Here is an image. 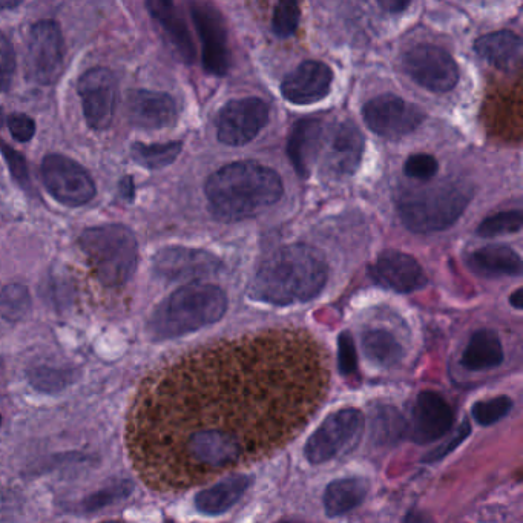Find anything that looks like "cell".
Returning <instances> with one entry per match:
<instances>
[{
    "mask_svg": "<svg viewBox=\"0 0 523 523\" xmlns=\"http://www.w3.org/2000/svg\"><path fill=\"white\" fill-rule=\"evenodd\" d=\"M326 281L323 255L306 244H292L261 264L252 284V298L272 306L307 303L323 292Z\"/></svg>",
    "mask_w": 523,
    "mask_h": 523,
    "instance_id": "cell-1",
    "label": "cell"
},
{
    "mask_svg": "<svg viewBox=\"0 0 523 523\" xmlns=\"http://www.w3.org/2000/svg\"><path fill=\"white\" fill-rule=\"evenodd\" d=\"M283 181L274 169L257 162H235L209 177L206 197L217 220L235 223L260 214L283 197Z\"/></svg>",
    "mask_w": 523,
    "mask_h": 523,
    "instance_id": "cell-2",
    "label": "cell"
},
{
    "mask_svg": "<svg viewBox=\"0 0 523 523\" xmlns=\"http://www.w3.org/2000/svg\"><path fill=\"white\" fill-rule=\"evenodd\" d=\"M226 310V293L220 287L186 284L158 304L149 318L148 333L154 341L180 338L218 323Z\"/></svg>",
    "mask_w": 523,
    "mask_h": 523,
    "instance_id": "cell-3",
    "label": "cell"
},
{
    "mask_svg": "<svg viewBox=\"0 0 523 523\" xmlns=\"http://www.w3.org/2000/svg\"><path fill=\"white\" fill-rule=\"evenodd\" d=\"M473 192L459 181L405 189L398 197V214L408 231L433 234L453 226L471 201Z\"/></svg>",
    "mask_w": 523,
    "mask_h": 523,
    "instance_id": "cell-4",
    "label": "cell"
},
{
    "mask_svg": "<svg viewBox=\"0 0 523 523\" xmlns=\"http://www.w3.org/2000/svg\"><path fill=\"white\" fill-rule=\"evenodd\" d=\"M79 244L103 286H125L134 277L139 266V243L129 227L123 224L89 227L80 235Z\"/></svg>",
    "mask_w": 523,
    "mask_h": 523,
    "instance_id": "cell-5",
    "label": "cell"
},
{
    "mask_svg": "<svg viewBox=\"0 0 523 523\" xmlns=\"http://www.w3.org/2000/svg\"><path fill=\"white\" fill-rule=\"evenodd\" d=\"M364 430V416L358 408H343L324 419L306 444L307 461L318 465L352 450Z\"/></svg>",
    "mask_w": 523,
    "mask_h": 523,
    "instance_id": "cell-6",
    "label": "cell"
},
{
    "mask_svg": "<svg viewBox=\"0 0 523 523\" xmlns=\"http://www.w3.org/2000/svg\"><path fill=\"white\" fill-rule=\"evenodd\" d=\"M42 180L45 188L68 208L85 206L96 197V183L83 166L62 154L43 158Z\"/></svg>",
    "mask_w": 523,
    "mask_h": 523,
    "instance_id": "cell-7",
    "label": "cell"
},
{
    "mask_svg": "<svg viewBox=\"0 0 523 523\" xmlns=\"http://www.w3.org/2000/svg\"><path fill=\"white\" fill-rule=\"evenodd\" d=\"M402 68L413 82L431 93H450L459 82V68L453 57L431 43H419L405 51Z\"/></svg>",
    "mask_w": 523,
    "mask_h": 523,
    "instance_id": "cell-8",
    "label": "cell"
},
{
    "mask_svg": "<svg viewBox=\"0 0 523 523\" xmlns=\"http://www.w3.org/2000/svg\"><path fill=\"white\" fill-rule=\"evenodd\" d=\"M362 117L370 131L382 139L399 140L422 125L425 112L395 94H382L364 105Z\"/></svg>",
    "mask_w": 523,
    "mask_h": 523,
    "instance_id": "cell-9",
    "label": "cell"
},
{
    "mask_svg": "<svg viewBox=\"0 0 523 523\" xmlns=\"http://www.w3.org/2000/svg\"><path fill=\"white\" fill-rule=\"evenodd\" d=\"M28 73L40 85H53L63 70L65 45L62 31L54 20H40L28 34Z\"/></svg>",
    "mask_w": 523,
    "mask_h": 523,
    "instance_id": "cell-10",
    "label": "cell"
},
{
    "mask_svg": "<svg viewBox=\"0 0 523 523\" xmlns=\"http://www.w3.org/2000/svg\"><path fill=\"white\" fill-rule=\"evenodd\" d=\"M191 14L200 36L204 70L214 76H226L231 70V48L223 14L206 2H192Z\"/></svg>",
    "mask_w": 523,
    "mask_h": 523,
    "instance_id": "cell-11",
    "label": "cell"
},
{
    "mask_svg": "<svg viewBox=\"0 0 523 523\" xmlns=\"http://www.w3.org/2000/svg\"><path fill=\"white\" fill-rule=\"evenodd\" d=\"M269 120V108L257 97L227 102L218 112L217 135L223 145L243 146L260 134Z\"/></svg>",
    "mask_w": 523,
    "mask_h": 523,
    "instance_id": "cell-12",
    "label": "cell"
},
{
    "mask_svg": "<svg viewBox=\"0 0 523 523\" xmlns=\"http://www.w3.org/2000/svg\"><path fill=\"white\" fill-rule=\"evenodd\" d=\"M243 451L240 436L215 428L194 431L185 441L186 459L201 470H220L238 464Z\"/></svg>",
    "mask_w": 523,
    "mask_h": 523,
    "instance_id": "cell-13",
    "label": "cell"
},
{
    "mask_svg": "<svg viewBox=\"0 0 523 523\" xmlns=\"http://www.w3.org/2000/svg\"><path fill=\"white\" fill-rule=\"evenodd\" d=\"M83 114L89 128L103 131L111 126L117 105V80L108 68H93L80 77L77 85Z\"/></svg>",
    "mask_w": 523,
    "mask_h": 523,
    "instance_id": "cell-14",
    "label": "cell"
},
{
    "mask_svg": "<svg viewBox=\"0 0 523 523\" xmlns=\"http://www.w3.org/2000/svg\"><path fill=\"white\" fill-rule=\"evenodd\" d=\"M220 258L203 249L172 246L160 250L154 258V272L166 281H195L220 272Z\"/></svg>",
    "mask_w": 523,
    "mask_h": 523,
    "instance_id": "cell-15",
    "label": "cell"
},
{
    "mask_svg": "<svg viewBox=\"0 0 523 523\" xmlns=\"http://www.w3.org/2000/svg\"><path fill=\"white\" fill-rule=\"evenodd\" d=\"M375 283L398 293H412L427 286L421 264L401 250H385L370 267Z\"/></svg>",
    "mask_w": 523,
    "mask_h": 523,
    "instance_id": "cell-16",
    "label": "cell"
},
{
    "mask_svg": "<svg viewBox=\"0 0 523 523\" xmlns=\"http://www.w3.org/2000/svg\"><path fill=\"white\" fill-rule=\"evenodd\" d=\"M454 412L444 396L436 392L419 393L413 407L412 439L416 444H431L450 433Z\"/></svg>",
    "mask_w": 523,
    "mask_h": 523,
    "instance_id": "cell-17",
    "label": "cell"
},
{
    "mask_svg": "<svg viewBox=\"0 0 523 523\" xmlns=\"http://www.w3.org/2000/svg\"><path fill=\"white\" fill-rule=\"evenodd\" d=\"M332 82L333 73L326 63L307 60L283 80L281 93L287 102L310 105L329 96Z\"/></svg>",
    "mask_w": 523,
    "mask_h": 523,
    "instance_id": "cell-18",
    "label": "cell"
},
{
    "mask_svg": "<svg viewBox=\"0 0 523 523\" xmlns=\"http://www.w3.org/2000/svg\"><path fill=\"white\" fill-rule=\"evenodd\" d=\"M362 154H364V137L358 126L353 122L341 123L327 151L323 174L330 180L352 177L361 165Z\"/></svg>",
    "mask_w": 523,
    "mask_h": 523,
    "instance_id": "cell-19",
    "label": "cell"
},
{
    "mask_svg": "<svg viewBox=\"0 0 523 523\" xmlns=\"http://www.w3.org/2000/svg\"><path fill=\"white\" fill-rule=\"evenodd\" d=\"M128 114L139 128L163 129L177 122L178 108L169 94L137 89L129 93Z\"/></svg>",
    "mask_w": 523,
    "mask_h": 523,
    "instance_id": "cell-20",
    "label": "cell"
},
{
    "mask_svg": "<svg viewBox=\"0 0 523 523\" xmlns=\"http://www.w3.org/2000/svg\"><path fill=\"white\" fill-rule=\"evenodd\" d=\"M326 139V123L318 117L300 120L293 126L287 143V155L298 175L307 178Z\"/></svg>",
    "mask_w": 523,
    "mask_h": 523,
    "instance_id": "cell-21",
    "label": "cell"
},
{
    "mask_svg": "<svg viewBox=\"0 0 523 523\" xmlns=\"http://www.w3.org/2000/svg\"><path fill=\"white\" fill-rule=\"evenodd\" d=\"M155 22L160 24L163 33L168 37L171 47L185 63H194L195 45L186 25L185 17L172 2L151 0L146 4Z\"/></svg>",
    "mask_w": 523,
    "mask_h": 523,
    "instance_id": "cell-22",
    "label": "cell"
},
{
    "mask_svg": "<svg viewBox=\"0 0 523 523\" xmlns=\"http://www.w3.org/2000/svg\"><path fill=\"white\" fill-rule=\"evenodd\" d=\"M473 48L477 56L497 70H516L522 60V40L511 31H497L479 37Z\"/></svg>",
    "mask_w": 523,
    "mask_h": 523,
    "instance_id": "cell-23",
    "label": "cell"
},
{
    "mask_svg": "<svg viewBox=\"0 0 523 523\" xmlns=\"http://www.w3.org/2000/svg\"><path fill=\"white\" fill-rule=\"evenodd\" d=\"M252 484V476L234 474L195 496V508L206 516H220L231 510Z\"/></svg>",
    "mask_w": 523,
    "mask_h": 523,
    "instance_id": "cell-24",
    "label": "cell"
},
{
    "mask_svg": "<svg viewBox=\"0 0 523 523\" xmlns=\"http://www.w3.org/2000/svg\"><path fill=\"white\" fill-rule=\"evenodd\" d=\"M467 263L479 277H519L522 274L519 254L507 246H487L474 250Z\"/></svg>",
    "mask_w": 523,
    "mask_h": 523,
    "instance_id": "cell-25",
    "label": "cell"
},
{
    "mask_svg": "<svg viewBox=\"0 0 523 523\" xmlns=\"http://www.w3.org/2000/svg\"><path fill=\"white\" fill-rule=\"evenodd\" d=\"M504 361V347L493 330H477L471 335L470 343L462 355V366L471 372L499 367Z\"/></svg>",
    "mask_w": 523,
    "mask_h": 523,
    "instance_id": "cell-26",
    "label": "cell"
},
{
    "mask_svg": "<svg viewBox=\"0 0 523 523\" xmlns=\"http://www.w3.org/2000/svg\"><path fill=\"white\" fill-rule=\"evenodd\" d=\"M369 484L361 477H346L327 485L324 510L329 517L344 516L358 508L366 499Z\"/></svg>",
    "mask_w": 523,
    "mask_h": 523,
    "instance_id": "cell-27",
    "label": "cell"
},
{
    "mask_svg": "<svg viewBox=\"0 0 523 523\" xmlns=\"http://www.w3.org/2000/svg\"><path fill=\"white\" fill-rule=\"evenodd\" d=\"M362 349L366 358L382 369L396 366L404 355L398 339L385 329H367L362 333Z\"/></svg>",
    "mask_w": 523,
    "mask_h": 523,
    "instance_id": "cell-28",
    "label": "cell"
},
{
    "mask_svg": "<svg viewBox=\"0 0 523 523\" xmlns=\"http://www.w3.org/2000/svg\"><path fill=\"white\" fill-rule=\"evenodd\" d=\"M372 441L378 445H390L398 442L407 430L404 418L396 408L390 405H378L372 412Z\"/></svg>",
    "mask_w": 523,
    "mask_h": 523,
    "instance_id": "cell-29",
    "label": "cell"
},
{
    "mask_svg": "<svg viewBox=\"0 0 523 523\" xmlns=\"http://www.w3.org/2000/svg\"><path fill=\"white\" fill-rule=\"evenodd\" d=\"M183 143L169 142L157 143V145H145V143H134L131 148V155L135 163H139L143 168L157 171L172 165L180 155Z\"/></svg>",
    "mask_w": 523,
    "mask_h": 523,
    "instance_id": "cell-30",
    "label": "cell"
},
{
    "mask_svg": "<svg viewBox=\"0 0 523 523\" xmlns=\"http://www.w3.org/2000/svg\"><path fill=\"white\" fill-rule=\"evenodd\" d=\"M522 211H505L491 215L477 227V234L482 238L499 237V235L516 234L522 229Z\"/></svg>",
    "mask_w": 523,
    "mask_h": 523,
    "instance_id": "cell-31",
    "label": "cell"
},
{
    "mask_svg": "<svg viewBox=\"0 0 523 523\" xmlns=\"http://www.w3.org/2000/svg\"><path fill=\"white\" fill-rule=\"evenodd\" d=\"M513 408V399L508 396H496V398L477 401L471 407V416L477 424L482 427H490L500 419H504Z\"/></svg>",
    "mask_w": 523,
    "mask_h": 523,
    "instance_id": "cell-32",
    "label": "cell"
},
{
    "mask_svg": "<svg viewBox=\"0 0 523 523\" xmlns=\"http://www.w3.org/2000/svg\"><path fill=\"white\" fill-rule=\"evenodd\" d=\"M134 490V485L129 481L112 482L108 487L96 491L91 496L86 497L82 502V510L85 513H94V511L102 510L108 505L116 504L119 500L126 499Z\"/></svg>",
    "mask_w": 523,
    "mask_h": 523,
    "instance_id": "cell-33",
    "label": "cell"
},
{
    "mask_svg": "<svg viewBox=\"0 0 523 523\" xmlns=\"http://www.w3.org/2000/svg\"><path fill=\"white\" fill-rule=\"evenodd\" d=\"M30 382L43 393H57L73 382V373L53 367H37L31 370Z\"/></svg>",
    "mask_w": 523,
    "mask_h": 523,
    "instance_id": "cell-34",
    "label": "cell"
},
{
    "mask_svg": "<svg viewBox=\"0 0 523 523\" xmlns=\"http://www.w3.org/2000/svg\"><path fill=\"white\" fill-rule=\"evenodd\" d=\"M301 10L297 2H280L272 17V30L281 39H287L297 31Z\"/></svg>",
    "mask_w": 523,
    "mask_h": 523,
    "instance_id": "cell-35",
    "label": "cell"
},
{
    "mask_svg": "<svg viewBox=\"0 0 523 523\" xmlns=\"http://www.w3.org/2000/svg\"><path fill=\"white\" fill-rule=\"evenodd\" d=\"M0 152L4 154L7 160L8 168H10L11 175L17 181V185L24 189L25 192L34 194L33 181L30 177V169H28L27 160L20 152L14 151L7 143L0 142Z\"/></svg>",
    "mask_w": 523,
    "mask_h": 523,
    "instance_id": "cell-36",
    "label": "cell"
},
{
    "mask_svg": "<svg viewBox=\"0 0 523 523\" xmlns=\"http://www.w3.org/2000/svg\"><path fill=\"white\" fill-rule=\"evenodd\" d=\"M438 169V160L428 154L410 155L404 165L405 175L419 181L431 180L438 174Z\"/></svg>",
    "mask_w": 523,
    "mask_h": 523,
    "instance_id": "cell-37",
    "label": "cell"
},
{
    "mask_svg": "<svg viewBox=\"0 0 523 523\" xmlns=\"http://www.w3.org/2000/svg\"><path fill=\"white\" fill-rule=\"evenodd\" d=\"M338 369L341 375L350 376L358 372V353L355 341L349 332L338 336Z\"/></svg>",
    "mask_w": 523,
    "mask_h": 523,
    "instance_id": "cell-38",
    "label": "cell"
},
{
    "mask_svg": "<svg viewBox=\"0 0 523 523\" xmlns=\"http://www.w3.org/2000/svg\"><path fill=\"white\" fill-rule=\"evenodd\" d=\"M14 74H16V54L13 45L5 34L0 33V93L10 88Z\"/></svg>",
    "mask_w": 523,
    "mask_h": 523,
    "instance_id": "cell-39",
    "label": "cell"
},
{
    "mask_svg": "<svg viewBox=\"0 0 523 523\" xmlns=\"http://www.w3.org/2000/svg\"><path fill=\"white\" fill-rule=\"evenodd\" d=\"M471 433V425L470 422L465 421L464 424L461 425V427L458 428V430L454 431L453 435L450 436V438L447 439V441L444 442V444L438 445V448H435V450L430 451V453L425 454L424 459H422V462H427V464H433V462L442 461V459L445 458V456H448V454L453 453L456 448L459 447V445L462 444V442L465 441V439L470 436Z\"/></svg>",
    "mask_w": 523,
    "mask_h": 523,
    "instance_id": "cell-40",
    "label": "cell"
},
{
    "mask_svg": "<svg viewBox=\"0 0 523 523\" xmlns=\"http://www.w3.org/2000/svg\"><path fill=\"white\" fill-rule=\"evenodd\" d=\"M8 129L13 134L14 139L20 143H27L33 139L36 134V123L27 114L22 112H14L8 117L7 120Z\"/></svg>",
    "mask_w": 523,
    "mask_h": 523,
    "instance_id": "cell-41",
    "label": "cell"
},
{
    "mask_svg": "<svg viewBox=\"0 0 523 523\" xmlns=\"http://www.w3.org/2000/svg\"><path fill=\"white\" fill-rule=\"evenodd\" d=\"M402 523H436L435 519L427 513V511L422 510H412L408 511L407 516H405L404 522Z\"/></svg>",
    "mask_w": 523,
    "mask_h": 523,
    "instance_id": "cell-42",
    "label": "cell"
},
{
    "mask_svg": "<svg viewBox=\"0 0 523 523\" xmlns=\"http://www.w3.org/2000/svg\"><path fill=\"white\" fill-rule=\"evenodd\" d=\"M382 8L389 10L390 13H401L402 10L408 7V2H395V0H390V2H379Z\"/></svg>",
    "mask_w": 523,
    "mask_h": 523,
    "instance_id": "cell-43",
    "label": "cell"
},
{
    "mask_svg": "<svg viewBox=\"0 0 523 523\" xmlns=\"http://www.w3.org/2000/svg\"><path fill=\"white\" fill-rule=\"evenodd\" d=\"M522 289H517L510 297V304L514 309L522 310Z\"/></svg>",
    "mask_w": 523,
    "mask_h": 523,
    "instance_id": "cell-44",
    "label": "cell"
},
{
    "mask_svg": "<svg viewBox=\"0 0 523 523\" xmlns=\"http://www.w3.org/2000/svg\"><path fill=\"white\" fill-rule=\"evenodd\" d=\"M22 4L20 0H0V10H13V8L19 7Z\"/></svg>",
    "mask_w": 523,
    "mask_h": 523,
    "instance_id": "cell-45",
    "label": "cell"
},
{
    "mask_svg": "<svg viewBox=\"0 0 523 523\" xmlns=\"http://www.w3.org/2000/svg\"><path fill=\"white\" fill-rule=\"evenodd\" d=\"M5 123V116H4V109L0 108V128L4 126Z\"/></svg>",
    "mask_w": 523,
    "mask_h": 523,
    "instance_id": "cell-46",
    "label": "cell"
},
{
    "mask_svg": "<svg viewBox=\"0 0 523 523\" xmlns=\"http://www.w3.org/2000/svg\"><path fill=\"white\" fill-rule=\"evenodd\" d=\"M105 523H123V522H105Z\"/></svg>",
    "mask_w": 523,
    "mask_h": 523,
    "instance_id": "cell-47",
    "label": "cell"
},
{
    "mask_svg": "<svg viewBox=\"0 0 523 523\" xmlns=\"http://www.w3.org/2000/svg\"><path fill=\"white\" fill-rule=\"evenodd\" d=\"M0 424H2V416H0Z\"/></svg>",
    "mask_w": 523,
    "mask_h": 523,
    "instance_id": "cell-48",
    "label": "cell"
},
{
    "mask_svg": "<svg viewBox=\"0 0 523 523\" xmlns=\"http://www.w3.org/2000/svg\"><path fill=\"white\" fill-rule=\"evenodd\" d=\"M283 523H295V522H283Z\"/></svg>",
    "mask_w": 523,
    "mask_h": 523,
    "instance_id": "cell-49",
    "label": "cell"
}]
</instances>
